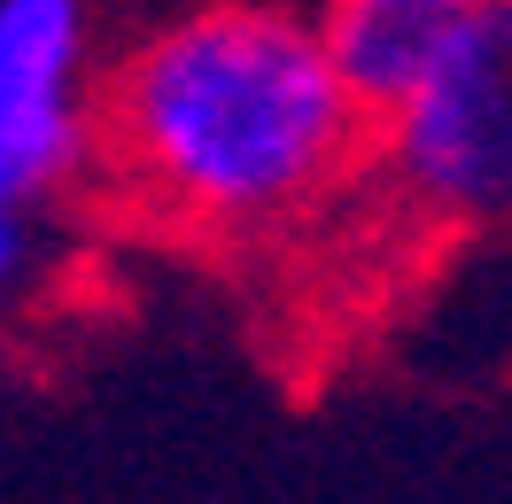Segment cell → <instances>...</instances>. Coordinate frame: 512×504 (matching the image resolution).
<instances>
[{"label":"cell","mask_w":512,"mask_h":504,"mask_svg":"<svg viewBox=\"0 0 512 504\" xmlns=\"http://www.w3.org/2000/svg\"><path fill=\"white\" fill-rule=\"evenodd\" d=\"M365 125L319 16L288 0H194L94 86V156L109 179L148 218L225 241L319 210Z\"/></svg>","instance_id":"obj_1"},{"label":"cell","mask_w":512,"mask_h":504,"mask_svg":"<svg viewBox=\"0 0 512 504\" xmlns=\"http://www.w3.org/2000/svg\"><path fill=\"white\" fill-rule=\"evenodd\" d=\"M381 125L388 171L412 202L443 218L512 210V0H481L458 47Z\"/></svg>","instance_id":"obj_2"},{"label":"cell","mask_w":512,"mask_h":504,"mask_svg":"<svg viewBox=\"0 0 512 504\" xmlns=\"http://www.w3.org/2000/svg\"><path fill=\"white\" fill-rule=\"evenodd\" d=\"M94 156L86 0H0V194L47 202Z\"/></svg>","instance_id":"obj_3"},{"label":"cell","mask_w":512,"mask_h":504,"mask_svg":"<svg viewBox=\"0 0 512 504\" xmlns=\"http://www.w3.org/2000/svg\"><path fill=\"white\" fill-rule=\"evenodd\" d=\"M474 8L481 0H326L319 32L350 78V94L365 101V117H388L458 47Z\"/></svg>","instance_id":"obj_4"},{"label":"cell","mask_w":512,"mask_h":504,"mask_svg":"<svg viewBox=\"0 0 512 504\" xmlns=\"http://www.w3.org/2000/svg\"><path fill=\"white\" fill-rule=\"evenodd\" d=\"M32 210L39 202H24V194H0V303L32 272Z\"/></svg>","instance_id":"obj_5"}]
</instances>
